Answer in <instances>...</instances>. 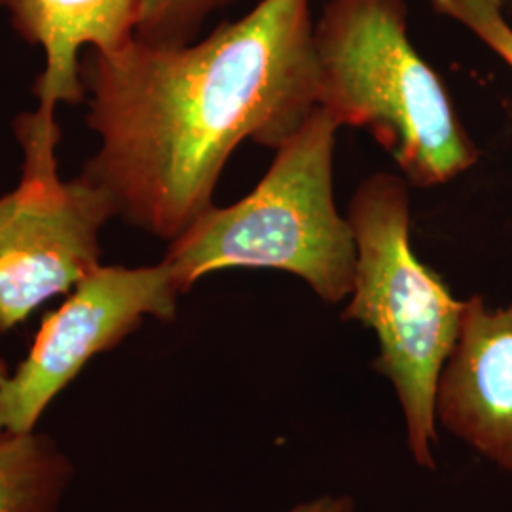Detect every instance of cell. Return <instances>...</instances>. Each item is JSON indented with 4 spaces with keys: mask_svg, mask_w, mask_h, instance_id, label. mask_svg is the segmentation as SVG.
Wrapping results in <instances>:
<instances>
[{
    "mask_svg": "<svg viewBox=\"0 0 512 512\" xmlns=\"http://www.w3.org/2000/svg\"><path fill=\"white\" fill-rule=\"evenodd\" d=\"M82 82L101 141L84 177L171 243L213 207L243 141L277 150L319 107L311 0H260L184 46L133 37L95 52Z\"/></svg>",
    "mask_w": 512,
    "mask_h": 512,
    "instance_id": "6da1fadb",
    "label": "cell"
},
{
    "mask_svg": "<svg viewBox=\"0 0 512 512\" xmlns=\"http://www.w3.org/2000/svg\"><path fill=\"white\" fill-rule=\"evenodd\" d=\"M319 107L365 128L406 183L431 188L476 164L437 73L408 37L406 0H329L313 21Z\"/></svg>",
    "mask_w": 512,
    "mask_h": 512,
    "instance_id": "7a4b0ae2",
    "label": "cell"
},
{
    "mask_svg": "<svg viewBox=\"0 0 512 512\" xmlns=\"http://www.w3.org/2000/svg\"><path fill=\"white\" fill-rule=\"evenodd\" d=\"M342 128L323 107L275 150L262 181L243 200L211 207L169 243L186 293L203 275L268 268L296 275L327 304L353 291L357 243L334 202V150Z\"/></svg>",
    "mask_w": 512,
    "mask_h": 512,
    "instance_id": "3957f363",
    "label": "cell"
},
{
    "mask_svg": "<svg viewBox=\"0 0 512 512\" xmlns=\"http://www.w3.org/2000/svg\"><path fill=\"white\" fill-rule=\"evenodd\" d=\"M410 188L401 173L382 171L355 190L348 220L357 266L342 319L376 332L374 368L399 397L410 456L418 467L435 469L437 385L458 342L465 300L454 298L412 249Z\"/></svg>",
    "mask_w": 512,
    "mask_h": 512,
    "instance_id": "277c9868",
    "label": "cell"
},
{
    "mask_svg": "<svg viewBox=\"0 0 512 512\" xmlns=\"http://www.w3.org/2000/svg\"><path fill=\"white\" fill-rule=\"evenodd\" d=\"M55 109L23 114L18 188L0 198V330L25 321L44 300L67 293L99 268V232L118 215L109 192L88 177H59Z\"/></svg>",
    "mask_w": 512,
    "mask_h": 512,
    "instance_id": "5b68a950",
    "label": "cell"
},
{
    "mask_svg": "<svg viewBox=\"0 0 512 512\" xmlns=\"http://www.w3.org/2000/svg\"><path fill=\"white\" fill-rule=\"evenodd\" d=\"M183 287L169 262L99 266L50 313L18 370L0 384V431L29 433L86 363L118 346L145 317L171 321Z\"/></svg>",
    "mask_w": 512,
    "mask_h": 512,
    "instance_id": "8992f818",
    "label": "cell"
},
{
    "mask_svg": "<svg viewBox=\"0 0 512 512\" xmlns=\"http://www.w3.org/2000/svg\"><path fill=\"white\" fill-rule=\"evenodd\" d=\"M435 416L448 433L512 473V302L465 300L458 342L440 372Z\"/></svg>",
    "mask_w": 512,
    "mask_h": 512,
    "instance_id": "52a82bcc",
    "label": "cell"
},
{
    "mask_svg": "<svg viewBox=\"0 0 512 512\" xmlns=\"http://www.w3.org/2000/svg\"><path fill=\"white\" fill-rule=\"evenodd\" d=\"M12 25L46 54L35 93L42 107L80 103L86 95L80 52H112L135 37L137 0H0Z\"/></svg>",
    "mask_w": 512,
    "mask_h": 512,
    "instance_id": "ba28073f",
    "label": "cell"
},
{
    "mask_svg": "<svg viewBox=\"0 0 512 512\" xmlns=\"http://www.w3.org/2000/svg\"><path fill=\"white\" fill-rule=\"evenodd\" d=\"M71 476L54 440L0 431V512H55Z\"/></svg>",
    "mask_w": 512,
    "mask_h": 512,
    "instance_id": "9c48e42d",
    "label": "cell"
},
{
    "mask_svg": "<svg viewBox=\"0 0 512 512\" xmlns=\"http://www.w3.org/2000/svg\"><path fill=\"white\" fill-rule=\"evenodd\" d=\"M135 38L152 46H184L198 35L205 19L236 0H137Z\"/></svg>",
    "mask_w": 512,
    "mask_h": 512,
    "instance_id": "30bf717a",
    "label": "cell"
},
{
    "mask_svg": "<svg viewBox=\"0 0 512 512\" xmlns=\"http://www.w3.org/2000/svg\"><path fill=\"white\" fill-rule=\"evenodd\" d=\"M433 10L454 19L512 69V27L503 12V0H429Z\"/></svg>",
    "mask_w": 512,
    "mask_h": 512,
    "instance_id": "8fae6325",
    "label": "cell"
},
{
    "mask_svg": "<svg viewBox=\"0 0 512 512\" xmlns=\"http://www.w3.org/2000/svg\"><path fill=\"white\" fill-rule=\"evenodd\" d=\"M355 501L349 495H321L306 503L296 505L291 511L285 512H353Z\"/></svg>",
    "mask_w": 512,
    "mask_h": 512,
    "instance_id": "7c38bea8",
    "label": "cell"
},
{
    "mask_svg": "<svg viewBox=\"0 0 512 512\" xmlns=\"http://www.w3.org/2000/svg\"><path fill=\"white\" fill-rule=\"evenodd\" d=\"M2 332V330H0ZM8 378V370H6V365L2 363V359H0V384L4 382Z\"/></svg>",
    "mask_w": 512,
    "mask_h": 512,
    "instance_id": "4fadbf2b",
    "label": "cell"
}]
</instances>
